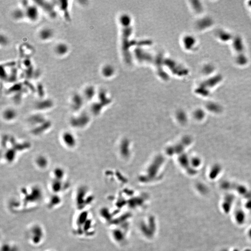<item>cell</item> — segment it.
<instances>
[{"label":"cell","mask_w":251,"mask_h":251,"mask_svg":"<svg viewBox=\"0 0 251 251\" xmlns=\"http://www.w3.org/2000/svg\"><path fill=\"white\" fill-rule=\"evenodd\" d=\"M44 199L43 191L36 186L22 188L20 192V199H14L10 206L15 207L16 211H28L35 209L40 205Z\"/></svg>","instance_id":"cell-1"},{"label":"cell","mask_w":251,"mask_h":251,"mask_svg":"<svg viewBox=\"0 0 251 251\" xmlns=\"http://www.w3.org/2000/svg\"><path fill=\"white\" fill-rule=\"evenodd\" d=\"M88 210L77 211L72 219V231L78 238H89L94 233V220Z\"/></svg>","instance_id":"cell-2"},{"label":"cell","mask_w":251,"mask_h":251,"mask_svg":"<svg viewBox=\"0 0 251 251\" xmlns=\"http://www.w3.org/2000/svg\"><path fill=\"white\" fill-rule=\"evenodd\" d=\"M26 235L29 244L35 247L42 246L46 238L45 229L39 223H33L29 225L27 228Z\"/></svg>","instance_id":"cell-3"},{"label":"cell","mask_w":251,"mask_h":251,"mask_svg":"<svg viewBox=\"0 0 251 251\" xmlns=\"http://www.w3.org/2000/svg\"><path fill=\"white\" fill-rule=\"evenodd\" d=\"M88 189L85 186L78 187L74 193L73 203L77 211L88 210L92 202Z\"/></svg>","instance_id":"cell-4"},{"label":"cell","mask_w":251,"mask_h":251,"mask_svg":"<svg viewBox=\"0 0 251 251\" xmlns=\"http://www.w3.org/2000/svg\"><path fill=\"white\" fill-rule=\"evenodd\" d=\"M61 140L66 147L68 148H75L77 143L76 137L73 133L66 131L62 133Z\"/></svg>","instance_id":"cell-5"},{"label":"cell","mask_w":251,"mask_h":251,"mask_svg":"<svg viewBox=\"0 0 251 251\" xmlns=\"http://www.w3.org/2000/svg\"><path fill=\"white\" fill-rule=\"evenodd\" d=\"M48 209L55 210L59 208L62 204V199L61 195L52 194L46 201Z\"/></svg>","instance_id":"cell-6"},{"label":"cell","mask_w":251,"mask_h":251,"mask_svg":"<svg viewBox=\"0 0 251 251\" xmlns=\"http://www.w3.org/2000/svg\"><path fill=\"white\" fill-rule=\"evenodd\" d=\"M25 12L26 17L32 22L37 21L38 18V10L35 5L28 6L25 10Z\"/></svg>","instance_id":"cell-7"},{"label":"cell","mask_w":251,"mask_h":251,"mask_svg":"<svg viewBox=\"0 0 251 251\" xmlns=\"http://www.w3.org/2000/svg\"><path fill=\"white\" fill-rule=\"evenodd\" d=\"M54 31L50 28H43L41 29L39 33V37L42 41H47L50 40L54 36Z\"/></svg>","instance_id":"cell-8"},{"label":"cell","mask_w":251,"mask_h":251,"mask_svg":"<svg viewBox=\"0 0 251 251\" xmlns=\"http://www.w3.org/2000/svg\"><path fill=\"white\" fill-rule=\"evenodd\" d=\"M69 51V47L66 43L60 42L57 44L55 47V51L58 55L64 56L67 54Z\"/></svg>","instance_id":"cell-9"},{"label":"cell","mask_w":251,"mask_h":251,"mask_svg":"<svg viewBox=\"0 0 251 251\" xmlns=\"http://www.w3.org/2000/svg\"><path fill=\"white\" fill-rule=\"evenodd\" d=\"M235 220L237 224L240 225H243L244 224L245 220H246V214L244 211L241 208H239L235 212Z\"/></svg>","instance_id":"cell-10"},{"label":"cell","mask_w":251,"mask_h":251,"mask_svg":"<svg viewBox=\"0 0 251 251\" xmlns=\"http://www.w3.org/2000/svg\"><path fill=\"white\" fill-rule=\"evenodd\" d=\"M19 247L11 242H5L1 245V251H19Z\"/></svg>","instance_id":"cell-11"},{"label":"cell","mask_w":251,"mask_h":251,"mask_svg":"<svg viewBox=\"0 0 251 251\" xmlns=\"http://www.w3.org/2000/svg\"><path fill=\"white\" fill-rule=\"evenodd\" d=\"M35 163L39 169H44L48 166L49 161L46 157L43 155H40L36 158Z\"/></svg>","instance_id":"cell-12"},{"label":"cell","mask_w":251,"mask_h":251,"mask_svg":"<svg viewBox=\"0 0 251 251\" xmlns=\"http://www.w3.org/2000/svg\"><path fill=\"white\" fill-rule=\"evenodd\" d=\"M72 104L74 109H78L82 106V97L79 94L74 95L72 99Z\"/></svg>","instance_id":"cell-13"},{"label":"cell","mask_w":251,"mask_h":251,"mask_svg":"<svg viewBox=\"0 0 251 251\" xmlns=\"http://www.w3.org/2000/svg\"><path fill=\"white\" fill-rule=\"evenodd\" d=\"M12 16L15 20H20L26 17L25 10L22 9H16L13 11Z\"/></svg>","instance_id":"cell-14"},{"label":"cell","mask_w":251,"mask_h":251,"mask_svg":"<svg viewBox=\"0 0 251 251\" xmlns=\"http://www.w3.org/2000/svg\"><path fill=\"white\" fill-rule=\"evenodd\" d=\"M95 94V88L94 87L89 86L86 87L84 90V94L85 98L87 99H91L94 96Z\"/></svg>","instance_id":"cell-15"},{"label":"cell","mask_w":251,"mask_h":251,"mask_svg":"<svg viewBox=\"0 0 251 251\" xmlns=\"http://www.w3.org/2000/svg\"><path fill=\"white\" fill-rule=\"evenodd\" d=\"M113 72V69L109 65H106L103 67L101 73L105 77H108L111 76Z\"/></svg>","instance_id":"cell-16"},{"label":"cell","mask_w":251,"mask_h":251,"mask_svg":"<svg viewBox=\"0 0 251 251\" xmlns=\"http://www.w3.org/2000/svg\"><path fill=\"white\" fill-rule=\"evenodd\" d=\"M1 44H4V45H6L8 43V39H7V37H2V35H1Z\"/></svg>","instance_id":"cell-17"},{"label":"cell","mask_w":251,"mask_h":251,"mask_svg":"<svg viewBox=\"0 0 251 251\" xmlns=\"http://www.w3.org/2000/svg\"><path fill=\"white\" fill-rule=\"evenodd\" d=\"M247 236L248 237H249V239L251 240V227L248 230Z\"/></svg>","instance_id":"cell-18"},{"label":"cell","mask_w":251,"mask_h":251,"mask_svg":"<svg viewBox=\"0 0 251 251\" xmlns=\"http://www.w3.org/2000/svg\"><path fill=\"white\" fill-rule=\"evenodd\" d=\"M220 251H228V250H227L226 249H224L223 250H221Z\"/></svg>","instance_id":"cell-19"},{"label":"cell","mask_w":251,"mask_h":251,"mask_svg":"<svg viewBox=\"0 0 251 251\" xmlns=\"http://www.w3.org/2000/svg\"><path fill=\"white\" fill-rule=\"evenodd\" d=\"M53 251V250H47V251Z\"/></svg>","instance_id":"cell-20"}]
</instances>
